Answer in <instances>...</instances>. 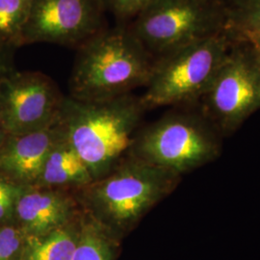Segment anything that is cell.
Listing matches in <instances>:
<instances>
[{
    "label": "cell",
    "instance_id": "1",
    "mask_svg": "<svg viewBox=\"0 0 260 260\" xmlns=\"http://www.w3.org/2000/svg\"><path fill=\"white\" fill-rule=\"evenodd\" d=\"M145 110L141 99L130 93L103 102L65 96L59 122L93 180L128 156Z\"/></svg>",
    "mask_w": 260,
    "mask_h": 260
},
{
    "label": "cell",
    "instance_id": "2",
    "mask_svg": "<svg viewBox=\"0 0 260 260\" xmlns=\"http://www.w3.org/2000/svg\"><path fill=\"white\" fill-rule=\"evenodd\" d=\"M180 177L128 155L110 173L75 189L84 213L115 237L171 194Z\"/></svg>",
    "mask_w": 260,
    "mask_h": 260
},
{
    "label": "cell",
    "instance_id": "3",
    "mask_svg": "<svg viewBox=\"0 0 260 260\" xmlns=\"http://www.w3.org/2000/svg\"><path fill=\"white\" fill-rule=\"evenodd\" d=\"M77 49L70 79L75 100H112L149 82L154 58L128 27L103 29Z\"/></svg>",
    "mask_w": 260,
    "mask_h": 260
},
{
    "label": "cell",
    "instance_id": "4",
    "mask_svg": "<svg viewBox=\"0 0 260 260\" xmlns=\"http://www.w3.org/2000/svg\"><path fill=\"white\" fill-rule=\"evenodd\" d=\"M231 37L221 32L154 59L145 109L190 103L203 98L232 50Z\"/></svg>",
    "mask_w": 260,
    "mask_h": 260
},
{
    "label": "cell",
    "instance_id": "5",
    "mask_svg": "<svg viewBox=\"0 0 260 260\" xmlns=\"http://www.w3.org/2000/svg\"><path fill=\"white\" fill-rule=\"evenodd\" d=\"M128 28L158 58L223 32L224 16L220 0H151Z\"/></svg>",
    "mask_w": 260,
    "mask_h": 260
},
{
    "label": "cell",
    "instance_id": "6",
    "mask_svg": "<svg viewBox=\"0 0 260 260\" xmlns=\"http://www.w3.org/2000/svg\"><path fill=\"white\" fill-rule=\"evenodd\" d=\"M220 149L219 139L204 121L172 115L138 133L128 155L181 177L211 162Z\"/></svg>",
    "mask_w": 260,
    "mask_h": 260
},
{
    "label": "cell",
    "instance_id": "7",
    "mask_svg": "<svg viewBox=\"0 0 260 260\" xmlns=\"http://www.w3.org/2000/svg\"><path fill=\"white\" fill-rule=\"evenodd\" d=\"M64 99L49 76L14 70L0 80V121L9 135L46 128L58 120Z\"/></svg>",
    "mask_w": 260,
    "mask_h": 260
},
{
    "label": "cell",
    "instance_id": "8",
    "mask_svg": "<svg viewBox=\"0 0 260 260\" xmlns=\"http://www.w3.org/2000/svg\"><path fill=\"white\" fill-rule=\"evenodd\" d=\"M207 114L231 132L260 108V75L251 49L232 48L203 96Z\"/></svg>",
    "mask_w": 260,
    "mask_h": 260
},
{
    "label": "cell",
    "instance_id": "9",
    "mask_svg": "<svg viewBox=\"0 0 260 260\" xmlns=\"http://www.w3.org/2000/svg\"><path fill=\"white\" fill-rule=\"evenodd\" d=\"M102 0H32L21 46L50 43L78 48L104 29Z\"/></svg>",
    "mask_w": 260,
    "mask_h": 260
},
{
    "label": "cell",
    "instance_id": "10",
    "mask_svg": "<svg viewBox=\"0 0 260 260\" xmlns=\"http://www.w3.org/2000/svg\"><path fill=\"white\" fill-rule=\"evenodd\" d=\"M82 213L75 189L26 186L17 202L15 223L26 235H41L65 226Z\"/></svg>",
    "mask_w": 260,
    "mask_h": 260
},
{
    "label": "cell",
    "instance_id": "11",
    "mask_svg": "<svg viewBox=\"0 0 260 260\" xmlns=\"http://www.w3.org/2000/svg\"><path fill=\"white\" fill-rule=\"evenodd\" d=\"M59 118L46 128L9 135L0 148V176L20 186H35L48 154L64 139Z\"/></svg>",
    "mask_w": 260,
    "mask_h": 260
},
{
    "label": "cell",
    "instance_id": "12",
    "mask_svg": "<svg viewBox=\"0 0 260 260\" xmlns=\"http://www.w3.org/2000/svg\"><path fill=\"white\" fill-rule=\"evenodd\" d=\"M93 180L82 158L64 137L48 154L35 186L78 189Z\"/></svg>",
    "mask_w": 260,
    "mask_h": 260
},
{
    "label": "cell",
    "instance_id": "13",
    "mask_svg": "<svg viewBox=\"0 0 260 260\" xmlns=\"http://www.w3.org/2000/svg\"><path fill=\"white\" fill-rule=\"evenodd\" d=\"M82 216L65 226L41 235H26L20 260H72L80 234Z\"/></svg>",
    "mask_w": 260,
    "mask_h": 260
},
{
    "label": "cell",
    "instance_id": "14",
    "mask_svg": "<svg viewBox=\"0 0 260 260\" xmlns=\"http://www.w3.org/2000/svg\"><path fill=\"white\" fill-rule=\"evenodd\" d=\"M114 236L83 212L80 234L72 260H113Z\"/></svg>",
    "mask_w": 260,
    "mask_h": 260
},
{
    "label": "cell",
    "instance_id": "15",
    "mask_svg": "<svg viewBox=\"0 0 260 260\" xmlns=\"http://www.w3.org/2000/svg\"><path fill=\"white\" fill-rule=\"evenodd\" d=\"M224 32L231 38L244 32L260 31V0H224Z\"/></svg>",
    "mask_w": 260,
    "mask_h": 260
},
{
    "label": "cell",
    "instance_id": "16",
    "mask_svg": "<svg viewBox=\"0 0 260 260\" xmlns=\"http://www.w3.org/2000/svg\"><path fill=\"white\" fill-rule=\"evenodd\" d=\"M32 0H0V44L21 46V34L27 21Z\"/></svg>",
    "mask_w": 260,
    "mask_h": 260
},
{
    "label": "cell",
    "instance_id": "17",
    "mask_svg": "<svg viewBox=\"0 0 260 260\" xmlns=\"http://www.w3.org/2000/svg\"><path fill=\"white\" fill-rule=\"evenodd\" d=\"M26 234L17 223L0 224V260H20Z\"/></svg>",
    "mask_w": 260,
    "mask_h": 260
},
{
    "label": "cell",
    "instance_id": "18",
    "mask_svg": "<svg viewBox=\"0 0 260 260\" xmlns=\"http://www.w3.org/2000/svg\"><path fill=\"white\" fill-rule=\"evenodd\" d=\"M23 186L0 176V224L15 223L16 205Z\"/></svg>",
    "mask_w": 260,
    "mask_h": 260
},
{
    "label": "cell",
    "instance_id": "19",
    "mask_svg": "<svg viewBox=\"0 0 260 260\" xmlns=\"http://www.w3.org/2000/svg\"><path fill=\"white\" fill-rule=\"evenodd\" d=\"M151 0H102L105 10H109L121 19L135 18Z\"/></svg>",
    "mask_w": 260,
    "mask_h": 260
},
{
    "label": "cell",
    "instance_id": "20",
    "mask_svg": "<svg viewBox=\"0 0 260 260\" xmlns=\"http://www.w3.org/2000/svg\"><path fill=\"white\" fill-rule=\"evenodd\" d=\"M12 47L0 44V80L14 71L12 62Z\"/></svg>",
    "mask_w": 260,
    "mask_h": 260
},
{
    "label": "cell",
    "instance_id": "21",
    "mask_svg": "<svg viewBox=\"0 0 260 260\" xmlns=\"http://www.w3.org/2000/svg\"><path fill=\"white\" fill-rule=\"evenodd\" d=\"M233 38H236L242 43H246L251 48L260 54V31L257 32H244Z\"/></svg>",
    "mask_w": 260,
    "mask_h": 260
},
{
    "label": "cell",
    "instance_id": "22",
    "mask_svg": "<svg viewBox=\"0 0 260 260\" xmlns=\"http://www.w3.org/2000/svg\"><path fill=\"white\" fill-rule=\"evenodd\" d=\"M8 136H9V134L6 132V130L3 127V125L0 121V148L2 147V145L4 144V142L6 141Z\"/></svg>",
    "mask_w": 260,
    "mask_h": 260
},
{
    "label": "cell",
    "instance_id": "23",
    "mask_svg": "<svg viewBox=\"0 0 260 260\" xmlns=\"http://www.w3.org/2000/svg\"><path fill=\"white\" fill-rule=\"evenodd\" d=\"M254 52H255V59H256V64H257V68H258V72H259L260 75V54L257 53L256 51H254Z\"/></svg>",
    "mask_w": 260,
    "mask_h": 260
}]
</instances>
